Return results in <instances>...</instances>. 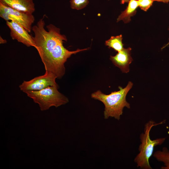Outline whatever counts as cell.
<instances>
[{
    "label": "cell",
    "mask_w": 169,
    "mask_h": 169,
    "mask_svg": "<svg viewBox=\"0 0 169 169\" xmlns=\"http://www.w3.org/2000/svg\"><path fill=\"white\" fill-rule=\"evenodd\" d=\"M45 16L32 27L34 34L33 37L34 48L38 52L45 71L52 72L57 78L60 79L65 74L64 64L67 59L72 54L90 48L72 51L65 48L63 43L67 41V38L65 35L61 34L59 28L50 24L46 27L48 31L45 30Z\"/></svg>",
    "instance_id": "1"
},
{
    "label": "cell",
    "mask_w": 169,
    "mask_h": 169,
    "mask_svg": "<svg viewBox=\"0 0 169 169\" xmlns=\"http://www.w3.org/2000/svg\"><path fill=\"white\" fill-rule=\"evenodd\" d=\"M133 85V83L129 81L124 88L119 86V90L112 92L108 95L104 94L99 90L92 93V98L99 100L104 104V116L105 119L112 117L119 120L123 114L124 108H130V104L127 101L126 98Z\"/></svg>",
    "instance_id": "2"
},
{
    "label": "cell",
    "mask_w": 169,
    "mask_h": 169,
    "mask_svg": "<svg viewBox=\"0 0 169 169\" xmlns=\"http://www.w3.org/2000/svg\"><path fill=\"white\" fill-rule=\"evenodd\" d=\"M164 120L158 123L153 120H150L145 125L144 131L140 137L141 144L139 147V153L134 159L137 167L142 169H152L149 162V160L152 156L155 147L161 145L165 141V137L160 138L151 140L150 137V132L154 126L161 125L165 123Z\"/></svg>",
    "instance_id": "3"
},
{
    "label": "cell",
    "mask_w": 169,
    "mask_h": 169,
    "mask_svg": "<svg viewBox=\"0 0 169 169\" xmlns=\"http://www.w3.org/2000/svg\"><path fill=\"white\" fill-rule=\"evenodd\" d=\"M58 88L57 86H50L40 90L30 91L25 93L43 111L51 107L57 108L69 102L68 98L59 91Z\"/></svg>",
    "instance_id": "4"
},
{
    "label": "cell",
    "mask_w": 169,
    "mask_h": 169,
    "mask_svg": "<svg viewBox=\"0 0 169 169\" xmlns=\"http://www.w3.org/2000/svg\"><path fill=\"white\" fill-rule=\"evenodd\" d=\"M0 17L5 21H14L24 27L29 33L32 30L35 21L32 14L16 10L0 3Z\"/></svg>",
    "instance_id": "5"
},
{
    "label": "cell",
    "mask_w": 169,
    "mask_h": 169,
    "mask_svg": "<svg viewBox=\"0 0 169 169\" xmlns=\"http://www.w3.org/2000/svg\"><path fill=\"white\" fill-rule=\"evenodd\" d=\"M56 76L52 72L46 71L44 74L32 79L23 81L19 85L20 90L24 93L30 91H39L50 86L59 87L56 82Z\"/></svg>",
    "instance_id": "6"
},
{
    "label": "cell",
    "mask_w": 169,
    "mask_h": 169,
    "mask_svg": "<svg viewBox=\"0 0 169 169\" xmlns=\"http://www.w3.org/2000/svg\"><path fill=\"white\" fill-rule=\"evenodd\" d=\"M6 24L10 30V35L13 40H16L28 47H34L33 36L22 26L12 21H6Z\"/></svg>",
    "instance_id": "7"
},
{
    "label": "cell",
    "mask_w": 169,
    "mask_h": 169,
    "mask_svg": "<svg viewBox=\"0 0 169 169\" xmlns=\"http://www.w3.org/2000/svg\"><path fill=\"white\" fill-rule=\"evenodd\" d=\"M131 50L130 47L124 48L115 55L110 56V59L122 73H126L129 71V65L133 61L131 55Z\"/></svg>",
    "instance_id": "8"
},
{
    "label": "cell",
    "mask_w": 169,
    "mask_h": 169,
    "mask_svg": "<svg viewBox=\"0 0 169 169\" xmlns=\"http://www.w3.org/2000/svg\"><path fill=\"white\" fill-rule=\"evenodd\" d=\"M0 3L25 13L32 14L35 11L33 0H0Z\"/></svg>",
    "instance_id": "9"
},
{
    "label": "cell",
    "mask_w": 169,
    "mask_h": 169,
    "mask_svg": "<svg viewBox=\"0 0 169 169\" xmlns=\"http://www.w3.org/2000/svg\"><path fill=\"white\" fill-rule=\"evenodd\" d=\"M126 9L119 16L117 22L122 21L127 23L131 21V17L136 14V9L139 7L137 0H130Z\"/></svg>",
    "instance_id": "10"
},
{
    "label": "cell",
    "mask_w": 169,
    "mask_h": 169,
    "mask_svg": "<svg viewBox=\"0 0 169 169\" xmlns=\"http://www.w3.org/2000/svg\"><path fill=\"white\" fill-rule=\"evenodd\" d=\"M153 156L157 161L164 163L161 169H169V150L167 148L164 147L161 150L156 151Z\"/></svg>",
    "instance_id": "11"
},
{
    "label": "cell",
    "mask_w": 169,
    "mask_h": 169,
    "mask_svg": "<svg viewBox=\"0 0 169 169\" xmlns=\"http://www.w3.org/2000/svg\"><path fill=\"white\" fill-rule=\"evenodd\" d=\"M121 34L112 36L110 39L105 41V44L109 48H111L118 52L124 49Z\"/></svg>",
    "instance_id": "12"
},
{
    "label": "cell",
    "mask_w": 169,
    "mask_h": 169,
    "mask_svg": "<svg viewBox=\"0 0 169 169\" xmlns=\"http://www.w3.org/2000/svg\"><path fill=\"white\" fill-rule=\"evenodd\" d=\"M70 7L72 9L80 10L85 8L89 3L88 0H70Z\"/></svg>",
    "instance_id": "13"
},
{
    "label": "cell",
    "mask_w": 169,
    "mask_h": 169,
    "mask_svg": "<svg viewBox=\"0 0 169 169\" xmlns=\"http://www.w3.org/2000/svg\"><path fill=\"white\" fill-rule=\"evenodd\" d=\"M139 7L144 11H146L152 5L153 0H137Z\"/></svg>",
    "instance_id": "14"
},
{
    "label": "cell",
    "mask_w": 169,
    "mask_h": 169,
    "mask_svg": "<svg viewBox=\"0 0 169 169\" xmlns=\"http://www.w3.org/2000/svg\"><path fill=\"white\" fill-rule=\"evenodd\" d=\"M7 42V40L3 39L1 36H0V44H5Z\"/></svg>",
    "instance_id": "15"
},
{
    "label": "cell",
    "mask_w": 169,
    "mask_h": 169,
    "mask_svg": "<svg viewBox=\"0 0 169 169\" xmlns=\"http://www.w3.org/2000/svg\"><path fill=\"white\" fill-rule=\"evenodd\" d=\"M158 2H162L164 3H168L169 2V0H153Z\"/></svg>",
    "instance_id": "16"
},
{
    "label": "cell",
    "mask_w": 169,
    "mask_h": 169,
    "mask_svg": "<svg viewBox=\"0 0 169 169\" xmlns=\"http://www.w3.org/2000/svg\"><path fill=\"white\" fill-rule=\"evenodd\" d=\"M130 0H121L120 3L121 4H124L125 3H128Z\"/></svg>",
    "instance_id": "17"
},
{
    "label": "cell",
    "mask_w": 169,
    "mask_h": 169,
    "mask_svg": "<svg viewBox=\"0 0 169 169\" xmlns=\"http://www.w3.org/2000/svg\"><path fill=\"white\" fill-rule=\"evenodd\" d=\"M168 29L169 30V26L168 28ZM169 45V41L167 43V44H166L164 46H163L161 48V49H163L164 48H166V47L168 46Z\"/></svg>",
    "instance_id": "18"
}]
</instances>
